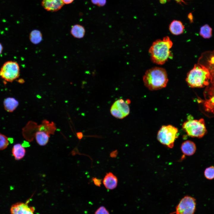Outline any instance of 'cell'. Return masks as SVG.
I'll list each match as a JSON object with an SVG mask.
<instances>
[{
  "instance_id": "obj_17",
  "label": "cell",
  "mask_w": 214,
  "mask_h": 214,
  "mask_svg": "<svg viewBox=\"0 0 214 214\" xmlns=\"http://www.w3.org/2000/svg\"><path fill=\"white\" fill-rule=\"evenodd\" d=\"M184 28V26L182 22L176 20L173 21L169 26V29L171 32L175 35L182 33Z\"/></svg>"
},
{
  "instance_id": "obj_1",
  "label": "cell",
  "mask_w": 214,
  "mask_h": 214,
  "mask_svg": "<svg viewBox=\"0 0 214 214\" xmlns=\"http://www.w3.org/2000/svg\"><path fill=\"white\" fill-rule=\"evenodd\" d=\"M172 45L168 36L164 37L162 40L159 39L154 41L149 49L152 62L159 65L164 64L171 57L170 50Z\"/></svg>"
},
{
  "instance_id": "obj_4",
  "label": "cell",
  "mask_w": 214,
  "mask_h": 214,
  "mask_svg": "<svg viewBox=\"0 0 214 214\" xmlns=\"http://www.w3.org/2000/svg\"><path fill=\"white\" fill-rule=\"evenodd\" d=\"M182 128L187 135L192 137L201 138L207 131L203 119L199 120L189 119L183 123Z\"/></svg>"
},
{
  "instance_id": "obj_15",
  "label": "cell",
  "mask_w": 214,
  "mask_h": 214,
  "mask_svg": "<svg viewBox=\"0 0 214 214\" xmlns=\"http://www.w3.org/2000/svg\"><path fill=\"white\" fill-rule=\"evenodd\" d=\"M3 104L5 110L8 112H12L18 106L19 102L14 97H8L4 100Z\"/></svg>"
},
{
  "instance_id": "obj_20",
  "label": "cell",
  "mask_w": 214,
  "mask_h": 214,
  "mask_svg": "<svg viewBox=\"0 0 214 214\" xmlns=\"http://www.w3.org/2000/svg\"><path fill=\"white\" fill-rule=\"evenodd\" d=\"M29 38L32 43L34 44H37L42 41L43 36L40 31L35 29L32 31L30 33Z\"/></svg>"
},
{
  "instance_id": "obj_34",
  "label": "cell",
  "mask_w": 214,
  "mask_h": 214,
  "mask_svg": "<svg viewBox=\"0 0 214 214\" xmlns=\"http://www.w3.org/2000/svg\"><path fill=\"white\" fill-rule=\"evenodd\" d=\"M24 80L23 79H21L18 80V82L20 83H23L24 82Z\"/></svg>"
},
{
  "instance_id": "obj_31",
  "label": "cell",
  "mask_w": 214,
  "mask_h": 214,
  "mask_svg": "<svg viewBox=\"0 0 214 214\" xmlns=\"http://www.w3.org/2000/svg\"><path fill=\"white\" fill-rule=\"evenodd\" d=\"M117 151H115L112 152L110 154V156L111 157H114L116 156L117 155Z\"/></svg>"
},
{
  "instance_id": "obj_35",
  "label": "cell",
  "mask_w": 214,
  "mask_h": 214,
  "mask_svg": "<svg viewBox=\"0 0 214 214\" xmlns=\"http://www.w3.org/2000/svg\"><path fill=\"white\" fill-rule=\"evenodd\" d=\"M126 102L127 104H129L130 103V100L128 99L127 100H126Z\"/></svg>"
},
{
  "instance_id": "obj_25",
  "label": "cell",
  "mask_w": 214,
  "mask_h": 214,
  "mask_svg": "<svg viewBox=\"0 0 214 214\" xmlns=\"http://www.w3.org/2000/svg\"><path fill=\"white\" fill-rule=\"evenodd\" d=\"M91 1L93 4L99 7L104 6L106 2V0H91Z\"/></svg>"
},
{
  "instance_id": "obj_29",
  "label": "cell",
  "mask_w": 214,
  "mask_h": 214,
  "mask_svg": "<svg viewBox=\"0 0 214 214\" xmlns=\"http://www.w3.org/2000/svg\"><path fill=\"white\" fill-rule=\"evenodd\" d=\"M64 4H68L72 3L74 0H62Z\"/></svg>"
},
{
  "instance_id": "obj_12",
  "label": "cell",
  "mask_w": 214,
  "mask_h": 214,
  "mask_svg": "<svg viewBox=\"0 0 214 214\" xmlns=\"http://www.w3.org/2000/svg\"><path fill=\"white\" fill-rule=\"evenodd\" d=\"M103 183L105 188L108 190H113L117 186L118 179L116 176L111 172L106 174L103 180Z\"/></svg>"
},
{
  "instance_id": "obj_21",
  "label": "cell",
  "mask_w": 214,
  "mask_h": 214,
  "mask_svg": "<svg viewBox=\"0 0 214 214\" xmlns=\"http://www.w3.org/2000/svg\"><path fill=\"white\" fill-rule=\"evenodd\" d=\"M199 34L204 38H209L212 36V29L208 25L206 24L201 27Z\"/></svg>"
},
{
  "instance_id": "obj_14",
  "label": "cell",
  "mask_w": 214,
  "mask_h": 214,
  "mask_svg": "<svg viewBox=\"0 0 214 214\" xmlns=\"http://www.w3.org/2000/svg\"><path fill=\"white\" fill-rule=\"evenodd\" d=\"M38 128L39 131H44L49 135L54 134L56 129L55 124L53 122L50 123L45 119L42 121L41 124L38 126Z\"/></svg>"
},
{
  "instance_id": "obj_6",
  "label": "cell",
  "mask_w": 214,
  "mask_h": 214,
  "mask_svg": "<svg viewBox=\"0 0 214 214\" xmlns=\"http://www.w3.org/2000/svg\"><path fill=\"white\" fill-rule=\"evenodd\" d=\"M20 68L18 64L13 61L5 62L0 70V76L5 81L12 82L18 78Z\"/></svg>"
},
{
  "instance_id": "obj_32",
  "label": "cell",
  "mask_w": 214,
  "mask_h": 214,
  "mask_svg": "<svg viewBox=\"0 0 214 214\" xmlns=\"http://www.w3.org/2000/svg\"><path fill=\"white\" fill-rule=\"evenodd\" d=\"M188 18L191 22H192L193 21V17L192 14L190 13L188 15Z\"/></svg>"
},
{
  "instance_id": "obj_13",
  "label": "cell",
  "mask_w": 214,
  "mask_h": 214,
  "mask_svg": "<svg viewBox=\"0 0 214 214\" xmlns=\"http://www.w3.org/2000/svg\"><path fill=\"white\" fill-rule=\"evenodd\" d=\"M181 149L182 153L187 156H191L195 153L196 150L195 144L193 141L187 140L181 144Z\"/></svg>"
},
{
  "instance_id": "obj_10",
  "label": "cell",
  "mask_w": 214,
  "mask_h": 214,
  "mask_svg": "<svg viewBox=\"0 0 214 214\" xmlns=\"http://www.w3.org/2000/svg\"><path fill=\"white\" fill-rule=\"evenodd\" d=\"M29 201L24 203L18 202L12 204L10 209L11 214H34L35 208L30 206Z\"/></svg>"
},
{
  "instance_id": "obj_28",
  "label": "cell",
  "mask_w": 214,
  "mask_h": 214,
  "mask_svg": "<svg viewBox=\"0 0 214 214\" xmlns=\"http://www.w3.org/2000/svg\"><path fill=\"white\" fill-rule=\"evenodd\" d=\"M22 145L24 147H27L30 146V145L29 144V142L25 141H23V142Z\"/></svg>"
},
{
  "instance_id": "obj_30",
  "label": "cell",
  "mask_w": 214,
  "mask_h": 214,
  "mask_svg": "<svg viewBox=\"0 0 214 214\" xmlns=\"http://www.w3.org/2000/svg\"><path fill=\"white\" fill-rule=\"evenodd\" d=\"M77 135L78 138L79 139H82L83 136V135L81 132H78L77 133Z\"/></svg>"
},
{
  "instance_id": "obj_19",
  "label": "cell",
  "mask_w": 214,
  "mask_h": 214,
  "mask_svg": "<svg viewBox=\"0 0 214 214\" xmlns=\"http://www.w3.org/2000/svg\"><path fill=\"white\" fill-rule=\"evenodd\" d=\"M70 33L74 37L80 39L84 37L85 33V30L82 26L76 24L72 27Z\"/></svg>"
},
{
  "instance_id": "obj_5",
  "label": "cell",
  "mask_w": 214,
  "mask_h": 214,
  "mask_svg": "<svg viewBox=\"0 0 214 214\" xmlns=\"http://www.w3.org/2000/svg\"><path fill=\"white\" fill-rule=\"evenodd\" d=\"M178 136V129L171 125H168L161 127L158 133L157 138L161 144L171 148Z\"/></svg>"
},
{
  "instance_id": "obj_27",
  "label": "cell",
  "mask_w": 214,
  "mask_h": 214,
  "mask_svg": "<svg viewBox=\"0 0 214 214\" xmlns=\"http://www.w3.org/2000/svg\"><path fill=\"white\" fill-rule=\"evenodd\" d=\"M160 2L161 3V4H164L166 3L167 1L169 0H159ZM175 0L177 2L180 3V4H181L182 3H185V2L184 1V0Z\"/></svg>"
},
{
  "instance_id": "obj_2",
  "label": "cell",
  "mask_w": 214,
  "mask_h": 214,
  "mask_svg": "<svg viewBox=\"0 0 214 214\" xmlns=\"http://www.w3.org/2000/svg\"><path fill=\"white\" fill-rule=\"evenodd\" d=\"M145 86L150 90H156L165 87L168 81L166 70L155 67L147 70L143 76Z\"/></svg>"
},
{
  "instance_id": "obj_24",
  "label": "cell",
  "mask_w": 214,
  "mask_h": 214,
  "mask_svg": "<svg viewBox=\"0 0 214 214\" xmlns=\"http://www.w3.org/2000/svg\"><path fill=\"white\" fill-rule=\"evenodd\" d=\"M95 214H110V213L105 207L101 206L96 210Z\"/></svg>"
},
{
  "instance_id": "obj_8",
  "label": "cell",
  "mask_w": 214,
  "mask_h": 214,
  "mask_svg": "<svg viewBox=\"0 0 214 214\" xmlns=\"http://www.w3.org/2000/svg\"><path fill=\"white\" fill-rule=\"evenodd\" d=\"M198 64L208 70L211 77L210 81L214 83V51L202 53L199 59Z\"/></svg>"
},
{
  "instance_id": "obj_16",
  "label": "cell",
  "mask_w": 214,
  "mask_h": 214,
  "mask_svg": "<svg viewBox=\"0 0 214 214\" xmlns=\"http://www.w3.org/2000/svg\"><path fill=\"white\" fill-rule=\"evenodd\" d=\"M12 155L16 160H19L24 156L26 151L22 144L19 143L15 144L12 149Z\"/></svg>"
},
{
  "instance_id": "obj_11",
  "label": "cell",
  "mask_w": 214,
  "mask_h": 214,
  "mask_svg": "<svg viewBox=\"0 0 214 214\" xmlns=\"http://www.w3.org/2000/svg\"><path fill=\"white\" fill-rule=\"evenodd\" d=\"M64 4L62 0H42V5L46 10L51 12L58 11Z\"/></svg>"
},
{
  "instance_id": "obj_33",
  "label": "cell",
  "mask_w": 214,
  "mask_h": 214,
  "mask_svg": "<svg viewBox=\"0 0 214 214\" xmlns=\"http://www.w3.org/2000/svg\"><path fill=\"white\" fill-rule=\"evenodd\" d=\"M3 46L0 43V54L1 53L3 50Z\"/></svg>"
},
{
  "instance_id": "obj_26",
  "label": "cell",
  "mask_w": 214,
  "mask_h": 214,
  "mask_svg": "<svg viewBox=\"0 0 214 214\" xmlns=\"http://www.w3.org/2000/svg\"><path fill=\"white\" fill-rule=\"evenodd\" d=\"M92 180L95 185L99 187L100 186L101 184V179H98L96 177H94L92 178Z\"/></svg>"
},
{
  "instance_id": "obj_18",
  "label": "cell",
  "mask_w": 214,
  "mask_h": 214,
  "mask_svg": "<svg viewBox=\"0 0 214 214\" xmlns=\"http://www.w3.org/2000/svg\"><path fill=\"white\" fill-rule=\"evenodd\" d=\"M50 135L42 131H37L35 137L37 144L41 146L45 145L48 143Z\"/></svg>"
},
{
  "instance_id": "obj_3",
  "label": "cell",
  "mask_w": 214,
  "mask_h": 214,
  "mask_svg": "<svg viewBox=\"0 0 214 214\" xmlns=\"http://www.w3.org/2000/svg\"><path fill=\"white\" fill-rule=\"evenodd\" d=\"M210 79L208 70L197 64H195L193 69L188 73L186 81L190 87L202 88L208 86Z\"/></svg>"
},
{
  "instance_id": "obj_7",
  "label": "cell",
  "mask_w": 214,
  "mask_h": 214,
  "mask_svg": "<svg viewBox=\"0 0 214 214\" xmlns=\"http://www.w3.org/2000/svg\"><path fill=\"white\" fill-rule=\"evenodd\" d=\"M196 206L195 199L190 196H186L181 199L176 207L175 211L171 214H194Z\"/></svg>"
},
{
  "instance_id": "obj_9",
  "label": "cell",
  "mask_w": 214,
  "mask_h": 214,
  "mask_svg": "<svg viewBox=\"0 0 214 214\" xmlns=\"http://www.w3.org/2000/svg\"><path fill=\"white\" fill-rule=\"evenodd\" d=\"M110 111L114 117L119 119H122L129 114L130 108L128 104L123 99H119L113 103Z\"/></svg>"
},
{
  "instance_id": "obj_23",
  "label": "cell",
  "mask_w": 214,
  "mask_h": 214,
  "mask_svg": "<svg viewBox=\"0 0 214 214\" xmlns=\"http://www.w3.org/2000/svg\"><path fill=\"white\" fill-rule=\"evenodd\" d=\"M205 177L209 180L214 179V166H211L206 168L204 172Z\"/></svg>"
},
{
  "instance_id": "obj_22",
  "label": "cell",
  "mask_w": 214,
  "mask_h": 214,
  "mask_svg": "<svg viewBox=\"0 0 214 214\" xmlns=\"http://www.w3.org/2000/svg\"><path fill=\"white\" fill-rule=\"evenodd\" d=\"M9 144L8 138L5 135L0 133V150L6 149Z\"/></svg>"
}]
</instances>
